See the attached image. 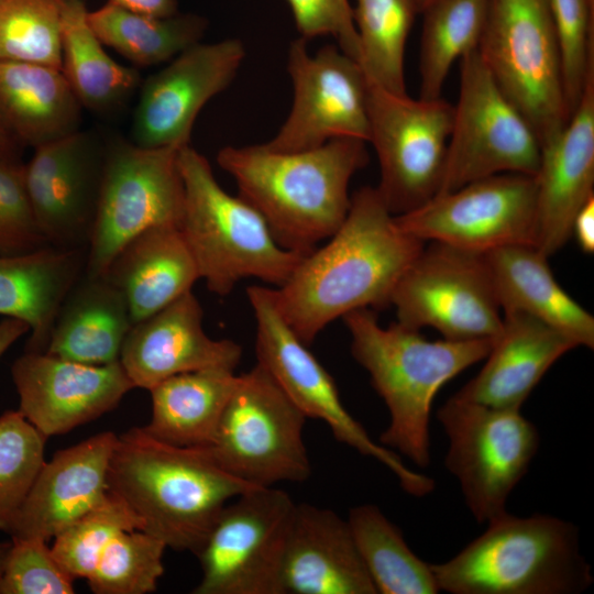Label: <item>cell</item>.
I'll return each mask as SVG.
<instances>
[{
	"mask_svg": "<svg viewBox=\"0 0 594 594\" xmlns=\"http://www.w3.org/2000/svg\"><path fill=\"white\" fill-rule=\"evenodd\" d=\"M426 243L398 228L376 187H362L328 242L304 255L287 282L272 288L273 300L310 345L353 310L391 306L399 277Z\"/></svg>",
	"mask_w": 594,
	"mask_h": 594,
	"instance_id": "6da1fadb",
	"label": "cell"
},
{
	"mask_svg": "<svg viewBox=\"0 0 594 594\" xmlns=\"http://www.w3.org/2000/svg\"><path fill=\"white\" fill-rule=\"evenodd\" d=\"M365 143L337 138L290 153L264 144L224 146L217 162L234 178L239 196L263 216L278 244L306 255L344 221L350 180L369 163Z\"/></svg>",
	"mask_w": 594,
	"mask_h": 594,
	"instance_id": "7a4b0ae2",
	"label": "cell"
},
{
	"mask_svg": "<svg viewBox=\"0 0 594 594\" xmlns=\"http://www.w3.org/2000/svg\"><path fill=\"white\" fill-rule=\"evenodd\" d=\"M254 487L224 471L207 447L173 446L142 427L118 437L108 472V490L139 516L141 530L194 554L223 507Z\"/></svg>",
	"mask_w": 594,
	"mask_h": 594,
	"instance_id": "3957f363",
	"label": "cell"
},
{
	"mask_svg": "<svg viewBox=\"0 0 594 594\" xmlns=\"http://www.w3.org/2000/svg\"><path fill=\"white\" fill-rule=\"evenodd\" d=\"M351 336V354L369 373L371 384L388 408L391 420L380 442L416 465L430 462L429 421L440 388L484 360L494 339L436 340L420 330L393 322L380 324L375 311L353 310L342 317Z\"/></svg>",
	"mask_w": 594,
	"mask_h": 594,
	"instance_id": "277c9868",
	"label": "cell"
},
{
	"mask_svg": "<svg viewBox=\"0 0 594 594\" xmlns=\"http://www.w3.org/2000/svg\"><path fill=\"white\" fill-rule=\"evenodd\" d=\"M431 570L439 591L451 594H578L594 578L580 551L579 528L546 514L508 513Z\"/></svg>",
	"mask_w": 594,
	"mask_h": 594,
	"instance_id": "5b68a950",
	"label": "cell"
},
{
	"mask_svg": "<svg viewBox=\"0 0 594 594\" xmlns=\"http://www.w3.org/2000/svg\"><path fill=\"white\" fill-rule=\"evenodd\" d=\"M178 166L184 185L178 229L207 288L226 297L245 278L284 285L304 255L280 246L263 216L228 194L189 144L179 148Z\"/></svg>",
	"mask_w": 594,
	"mask_h": 594,
	"instance_id": "8992f818",
	"label": "cell"
},
{
	"mask_svg": "<svg viewBox=\"0 0 594 594\" xmlns=\"http://www.w3.org/2000/svg\"><path fill=\"white\" fill-rule=\"evenodd\" d=\"M477 51L540 146L554 139L570 113L548 0H490Z\"/></svg>",
	"mask_w": 594,
	"mask_h": 594,
	"instance_id": "52a82bcc",
	"label": "cell"
},
{
	"mask_svg": "<svg viewBox=\"0 0 594 594\" xmlns=\"http://www.w3.org/2000/svg\"><path fill=\"white\" fill-rule=\"evenodd\" d=\"M306 418L256 363L239 375L207 448L224 471L248 484L301 483L311 475L302 437Z\"/></svg>",
	"mask_w": 594,
	"mask_h": 594,
	"instance_id": "ba28073f",
	"label": "cell"
},
{
	"mask_svg": "<svg viewBox=\"0 0 594 594\" xmlns=\"http://www.w3.org/2000/svg\"><path fill=\"white\" fill-rule=\"evenodd\" d=\"M437 418L449 439L447 470L460 483L465 505L480 522L504 514L508 496L527 473L539 432L520 409L450 397Z\"/></svg>",
	"mask_w": 594,
	"mask_h": 594,
	"instance_id": "9c48e42d",
	"label": "cell"
},
{
	"mask_svg": "<svg viewBox=\"0 0 594 594\" xmlns=\"http://www.w3.org/2000/svg\"><path fill=\"white\" fill-rule=\"evenodd\" d=\"M177 147H143L123 140L106 156L85 272L103 275L122 248L141 232L179 226L184 185Z\"/></svg>",
	"mask_w": 594,
	"mask_h": 594,
	"instance_id": "30bf717a",
	"label": "cell"
},
{
	"mask_svg": "<svg viewBox=\"0 0 594 594\" xmlns=\"http://www.w3.org/2000/svg\"><path fill=\"white\" fill-rule=\"evenodd\" d=\"M246 297L256 323V363L272 375L302 414L323 420L337 441L384 464L406 493L416 497L430 494L435 481L410 470L398 454L373 441L345 409L332 376L276 308L272 288L251 285Z\"/></svg>",
	"mask_w": 594,
	"mask_h": 594,
	"instance_id": "8fae6325",
	"label": "cell"
},
{
	"mask_svg": "<svg viewBox=\"0 0 594 594\" xmlns=\"http://www.w3.org/2000/svg\"><path fill=\"white\" fill-rule=\"evenodd\" d=\"M460 59L459 99L437 194L497 174L535 176L541 146L532 128L497 86L477 48Z\"/></svg>",
	"mask_w": 594,
	"mask_h": 594,
	"instance_id": "7c38bea8",
	"label": "cell"
},
{
	"mask_svg": "<svg viewBox=\"0 0 594 594\" xmlns=\"http://www.w3.org/2000/svg\"><path fill=\"white\" fill-rule=\"evenodd\" d=\"M397 322L431 327L444 339H495L503 311L484 253L429 242L399 277L391 298Z\"/></svg>",
	"mask_w": 594,
	"mask_h": 594,
	"instance_id": "4fadbf2b",
	"label": "cell"
},
{
	"mask_svg": "<svg viewBox=\"0 0 594 594\" xmlns=\"http://www.w3.org/2000/svg\"><path fill=\"white\" fill-rule=\"evenodd\" d=\"M370 140L381 180L376 187L394 215L409 212L437 195L444 169L453 106L413 99L369 80Z\"/></svg>",
	"mask_w": 594,
	"mask_h": 594,
	"instance_id": "5bb4252c",
	"label": "cell"
},
{
	"mask_svg": "<svg viewBox=\"0 0 594 594\" xmlns=\"http://www.w3.org/2000/svg\"><path fill=\"white\" fill-rule=\"evenodd\" d=\"M296 503L274 486L254 487L221 510L201 549L194 594H283V556Z\"/></svg>",
	"mask_w": 594,
	"mask_h": 594,
	"instance_id": "9a60e30c",
	"label": "cell"
},
{
	"mask_svg": "<svg viewBox=\"0 0 594 594\" xmlns=\"http://www.w3.org/2000/svg\"><path fill=\"white\" fill-rule=\"evenodd\" d=\"M394 218L402 231L418 240L480 253L516 244L535 245V178L515 173L488 176L437 194Z\"/></svg>",
	"mask_w": 594,
	"mask_h": 594,
	"instance_id": "2e32d148",
	"label": "cell"
},
{
	"mask_svg": "<svg viewBox=\"0 0 594 594\" xmlns=\"http://www.w3.org/2000/svg\"><path fill=\"white\" fill-rule=\"evenodd\" d=\"M287 70L294 87L292 110L265 147L290 153L337 138L369 142V79L355 59L333 45L310 55L307 41L299 37L289 45Z\"/></svg>",
	"mask_w": 594,
	"mask_h": 594,
	"instance_id": "e0dca14e",
	"label": "cell"
},
{
	"mask_svg": "<svg viewBox=\"0 0 594 594\" xmlns=\"http://www.w3.org/2000/svg\"><path fill=\"white\" fill-rule=\"evenodd\" d=\"M245 57L239 38L197 43L150 76L141 86L132 139L143 147L189 144L194 123L204 106L227 89Z\"/></svg>",
	"mask_w": 594,
	"mask_h": 594,
	"instance_id": "ac0fdd59",
	"label": "cell"
},
{
	"mask_svg": "<svg viewBox=\"0 0 594 594\" xmlns=\"http://www.w3.org/2000/svg\"><path fill=\"white\" fill-rule=\"evenodd\" d=\"M106 145L78 130L40 145L24 167L37 228L51 246L87 248L95 220Z\"/></svg>",
	"mask_w": 594,
	"mask_h": 594,
	"instance_id": "d6986e66",
	"label": "cell"
},
{
	"mask_svg": "<svg viewBox=\"0 0 594 594\" xmlns=\"http://www.w3.org/2000/svg\"><path fill=\"white\" fill-rule=\"evenodd\" d=\"M19 411L46 438L113 409L134 388L120 361L95 365L25 351L11 366Z\"/></svg>",
	"mask_w": 594,
	"mask_h": 594,
	"instance_id": "ffe728a7",
	"label": "cell"
},
{
	"mask_svg": "<svg viewBox=\"0 0 594 594\" xmlns=\"http://www.w3.org/2000/svg\"><path fill=\"white\" fill-rule=\"evenodd\" d=\"M202 307L190 290L154 315L134 323L119 355L134 387L151 389L174 375L204 369L235 371L240 344L210 338Z\"/></svg>",
	"mask_w": 594,
	"mask_h": 594,
	"instance_id": "44dd1931",
	"label": "cell"
},
{
	"mask_svg": "<svg viewBox=\"0 0 594 594\" xmlns=\"http://www.w3.org/2000/svg\"><path fill=\"white\" fill-rule=\"evenodd\" d=\"M534 178L535 246L549 257L569 241L575 215L594 197V72L566 125L541 146Z\"/></svg>",
	"mask_w": 594,
	"mask_h": 594,
	"instance_id": "7402d4cb",
	"label": "cell"
},
{
	"mask_svg": "<svg viewBox=\"0 0 594 594\" xmlns=\"http://www.w3.org/2000/svg\"><path fill=\"white\" fill-rule=\"evenodd\" d=\"M117 441L114 432H100L57 451L45 462L7 530L11 539L48 541L99 504L109 491L108 472Z\"/></svg>",
	"mask_w": 594,
	"mask_h": 594,
	"instance_id": "603a6c76",
	"label": "cell"
},
{
	"mask_svg": "<svg viewBox=\"0 0 594 594\" xmlns=\"http://www.w3.org/2000/svg\"><path fill=\"white\" fill-rule=\"evenodd\" d=\"M280 583L283 594H377L348 520L307 503L295 506Z\"/></svg>",
	"mask_w": 594,
	"mask_h": 594,
	"instance_id": "cb8c5ba5",
	"label": "cell"
},
{
	"mask_svg": "<svg viewBox=\"0 0 594 594\" xmlns=\"http://www.w3.org/2000/svg\"><path fill=\"white\" fill-rule=\"evenodd\" d=\"M576 343L520 311H504L486 362L454 396L482 405L520 409L543 375Z\"/></svg>",
	"mask_w": 594,
	"mask_h": 594,
	"instance_id": "d4e9b609",
	"label": "cell"
},
{
	"mask_svg": "<svg viewBox=\"0 0 594 594\" xmlns=\"http://www.w3.org/2000/svg\"><path fill=\"white\" fill-rule=\"evenodd\" d=\"M502 311L527 314L573 340L594 348V317L557 282L544 255L532 244L484 253Z\"/></svg>",
	"mask_w": 594,
	"mask_h": 594,
	"instance_id": "484cf974",
	"label": "cell"
},
{
	"mask_svg": "<svg viewBox=\"0 0 594 594\" xmlns=\"http://www.w3.org/2000/svg\"><path fill=\"white\" fill-rule=\"evenodd\" d=\"M103 275L123 294L133 324L190 292L200 279L177 226L154 227L134 237Z\"/></svg>",
	"mask_w": 594,
	"mask_h": 594,
	"instance_id": "4316f807",
	"label": "cell"
},
{
	"mask_svg": "<svg viewBox=\"0 0 594 594\" xmlns=\"http://www.w3.org/2000/svg\"><path fill=\"white\" fill-rule=\"evenodd\" d=\"M85 266L82 249L46 245L0 255V315L29 326L26 351L46 350L58 309Z\"/></svg>",
	"mask_w": 594,
	"mask_h": 594,
	"instance_id": "83f0119b",
	"label": "cell"
},
{
	"mask_svg": "<svg viewBox=\"0 0 594 594\" xmlns=\"http://www.w3.org/2000/svg\"><path fill=\"white\" fill-rule=\"evenodd\" d=\"M81 109L62 69L0 62V127L19 145L35 148L77 132Z\"/></svg>",
	"mask_w": 594,
	"mask_h": 594,
	"instance_id": "f1b7e54d",
	"label": "cell"
},
{
	"mask_svg": "<svg viewBox=\"0 0 594 594\" xmlns=\"http://www.w3.org/2000/svg\"><path fill=\"white\" fill-rule=\"evenodd\" d=\"M133 326L120 289L105 275L84 271L65 296L44 352L80 363L119 361Z\"/></svg>",
	"mask_w": 594,
	"mask_h": 594,
	"instance_id": "f546056e",
	"label": "cell"
},
{
	"mask_svg": "<svg viewBox=\"0 0 594 594\" xmlns=\"http://www.w3.org/2000/svg\"><path fill=\"white\" fill-rule=\"evenodd\" d=\"M239 381L235 371L212 367L180 373L150 389L152 418L142 427L177 447H209Z\"/></svg>",
	"mask_w": 594,
	"mask_h": 594,
	"instance_id": "4dcf8cb0",
	"label": "cell"
},
{
	"mask_svg": "<svg viewBox=\"0 0 594 594\" xmlns=\"http://www.w3.org/2000/svg\"><path fill=\"white\" fill-rule=\"evenodd\" d=\"M88 22L84 0H63L62 73L82 108L110 113L122 108L141 84L139 72L116 62Z\"/></svg>",
	"mask_w": 594,
	"mask_h": 594,
	"instance_id": "1f68e13d",
	"label": "cell"
},
{
	"mask_svg": "<svg viewBox=\"0 0 594 594\" xmlns=\"http://www.w3.org/2000/svg\"><path fill=\"white\" fill-rule=\"evenodd\" d=\"M88 22L100 42L132 64L148 67L172 61L200 43L208 21L195 13L158 18L107 1L88 11Z\"/></svg>",
	"mask_w": 594,
	"mask_h": 594,
	"instance_id": "d6a6232c",
	"label": "cell"
},
{
	"mask_svg": "<svg viewBox=\"0 0 594 594\" xmlns=\"http://www.w3.org/2000/svg\"><path fill=\"white\" fill-rule=\"evenodd\" d=\"M348 524L377 593L436 594L431 564L408 547L402 530L373 504L350 509Z\"/></svg>",
	"mask_w": 594,
	"mask_h": 594,
	"instance_id": "836d02e7",
	"label": "cell"
},
{
	"mask_svg": "<svg viewBox=\"0 0 594 594\" xmlns=\"http://www.w3.org/2000/svg\"><path fill=\"white\" fill-rule=\"evenodd\" d=\"M490 0H431L422 10L420 96L441 98L453 63L479 47Z\"/></svg>",
	"mask_w": 594,
	"mask_h": 594,
	"instance_id": "e575fe53",
	"label": "cell"
},
{
	"mask_svg": "<svg viewBox=\"0 0 594 594\" xmlns=\"http://www.w3.org/2000/svg\"><path fill=\"white\" fill-rule=\"evenodd\" d=\"M359 64L367 79L395 94H406V43L420 13L418 0H355Z\"/></svg>",
	"mask_w": 594,
	"mask_h": 594,
	"instance_id": "d590c367",
	"label": "cell"
},
{
	"mask_svg": "<svg viewBox=\"0 0 594 594\" xmlns=\"http://www.w3.org/2000/svg\"><path fill=\"white\" fill-rule=\"evenodd\" d=\"M63 0H0V62L62 69Z\"/></svg>",
	"mask_w": 594,
	"mask_h": 594,
	"instance_id": "8d00e7d4",
	"label": "cell"
},
{
	"mask_svg": "<svg viewBox=\"0 0 594 594\" xmlns=\"http://www.w3.org/2000/svg\"><path fill=\"white\" fill-rule=\"evenodd\" d=\"M142 529V521L117 494L105 498L54 538L52 553L75 581L88 579L110 541L120 532Z\"/></svg>",
	"mask_w": 594,
	"mask_h": 594,
	"instance_id": "74e56055",
	"label": "cell"
},
{
	"mask_svg": "<svg viewBox=\"0 0 594 594\" xmlns=\"http://www.w3.org/2000/svg\"><path fill=\"white\" fill-rule=\"evenodd\" d=\"M166 548L160 538L140 529L118 534L87 579L90 590L96 594L155 592Z\"/></svg>",
	"mask_w": 594,
	"mask_h": 594,
	"instance_id": "f35d334b",
	"label": "cell"
},
{
	"mask_svg": "<svg viewBox=\"0 0 594 594\" xmlns=\"http://www.w3.org/2000/svg\"><path fill=\"white\" fill-rule=\"evenodd\" d=\"M46 439L19 410L0 416V530L4 532L45 463Z\"/></svg>",
	"mask_w": 594,
	"mask_h": 594,
	"instance_id": "ab89813d",
	"label": "cell"
},
{
	"mask_svg": "<svg viewBox=\"0 0 594 594\" xmlns=\"http://www.w3.org/2000/svg\"><path fill=\"white\" fill-rule=\"evenodd\" d=\"M558 40L563 90L571 114L594 72V0H548Z\"/></svg>",
	"mask_w": 594,
	"mask_h": 594,
	"instance_id": "60d3db41",
	"label": "cell"
},
{
	"mask_svg": "<svg viewBox=\"0 0 594 594\" xmlns=\"http://www.w3.org/2000/svg\"><path fill=\"white\" fill-rule=\"evenodd\" d=\"M73 582L47 541L12 539L0 572V594H73Z\"/></svg>",
	"mask_w": 594,
	"mask_h": 594,
	"instance_id": "b9f144b4",
	"label": "cell"
},
{
	"mask_svg": "<svg viewBox=\"0 0 594 594\" xmlns=\"http://www.w3.org/2000/svg\"><path fill=\"white\" fill-rule=\"evenodd\" d=\"M46 245L29 199L23 164L0 157V255L26 253Z\"/></svg>",
	"mask_w": 594,
	"mask_h": 594,
	"instance_id": "7bdbcfd3",
	"label": "cell"
},
{
	"mask_svg": "<svg viewBox=\"0 0 594 594\" xmlns=\"http://www.w3.org/2000/svg\"><path fill=\"white\" fill-rule=\"evenodd\" d=\"M300 37L332 35L339 48L359 63V36L348 0H286Z\"/></svg>",
	"mask_w": 594,
	"mask_h": 594,
	"instance_id": "ee69618b",
	"label": "cell"
},
{
	"mask_svg": "<svg viewBox=\"0 0 594 594\" xmlns=\"http://www.w3.org/2000/svg\"><path fill=\"white\" fill-rule=\"evenodd\" d=\"M572 235L584 253L594 252V197L590 198L575 215L572 222Z\"/></svg>",
	"mask_w": 594,
	"mask_h": 594,
	"instance_id": "f6af8a7d",
	"label": "cell"
},
{
	"mask_svg": "<svg viewBox=\"0 0 594 594\" xmlns=\"http://www.w3.org/2000/svg\"><path fill=\"white\" fill-rule=\"evenodd\" d=\"M129 10L165 18L178 13L177 0H109Z\"/></svg>",
	"mask_w": 594,
	"mask_h": 594,
	"instance_id": "bcb514c9",
	"label": "cell"
},
{
	"mask_svg": "<svg viewBox=\"0 0 594 594\" xmlns=\"http://www.w3.org/2000/svg\"><path fill=\"white\" fill-rule=\"evenodd\" d=\"M29 331V326L22 320L6 318L0 321V358L18 339Z\"/></svg>",
	"mask_w": 594,
	"mask_h": 594,
	"instance_id": "7dc6e473",
	"label": "cell"
},
{
	"mask_svg": "<svg viewBox=\"0 0 594 594\" xmlns=\"http://www.w3.org/2000/svg\"><path fill=\"white\" fill-rule=\"evenodd\" d=\"M19 144L0 127V157L18 161Z\"/></svg>",
	"mask_w": 594,
	"mask_h": 594,
	"instance_id": "c3c4849f",
	"label": "cell"
},
{
	"mask_svg": "<svg viewBox=\"0 0 594 594\" xmlns=\"http://www.w3.org/2000/svg\"><path fill=\"white\" fill-rule=\"evenodd\" d=\"M11 543H2L0 542V572L2 570L7 553L9 551Z\"/></svg>",
	"mask_w": 594,
	"mask_h": 594,
	"instance_id": "681fc988",
	"label": "cell"
},
{
	"mask_svg": "<svg viewBox=\"0 0 594 594\" xmlns=\"http://www.w3.org/2000/svg\"><path fill=\"white\" fill-rule=\"evenodd\" d=\"M431 0H418L419 10H421L430 2Z\"/></svg>",
	"mask_w": 594,
	"mask_h": 594,
	"instance_id": "f907efd6",
	"label": "cell"
}]
</instances>
